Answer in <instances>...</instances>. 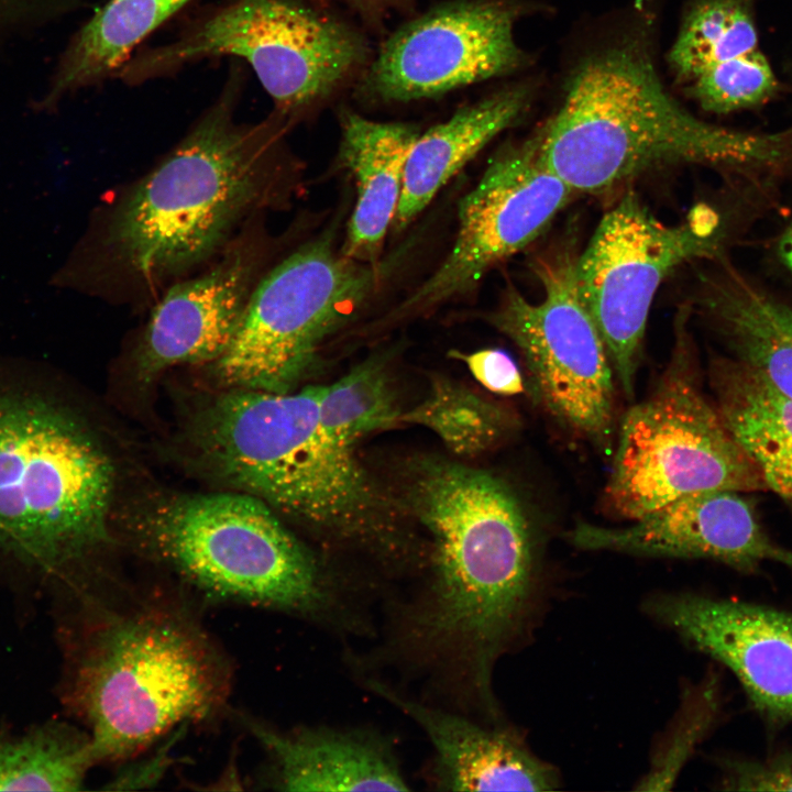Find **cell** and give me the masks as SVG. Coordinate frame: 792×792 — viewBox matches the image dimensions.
<instances>
[{
	"mask_svg": "<svg viewBox=\"0 0 792 792\" xmlns=\"http://www.w3.org/2000/svg\"><path fill=\"white\" fill-rule=\"evenodd\" d=\"M408 502L431 537V571L400 603L378 660L426 679L454 708H497L493 672L534 594L529 524L499 477L443 458L415 464Z\"/></svg>",
	"mask_w": 792,
	"mask_h": 792,
	"instance_id": "6da1fadb",
	"label": "cell"
},
{
	"mask_svg": "<svg viewBox=\"0 0 792 792\" xmlns=\"http://www.w3.org/2000/svg\"><path fill=\"white\" fill-rule=\"evenodd\" d=\"M240 72L184 139L147 175L100 211L53 284L101 294H147L229 243L242 221L285 202L296 167L290 124L274 113L235 118Z\"/></svg>",
	"mask_w": 792,
	"mask_h": 792,
	"instance_id": "7a4b0ae2",
	"label": "cell"
},
{
	"mask_svg": "<svg viewBox=\"0 0 792 792\" xmlns=\"http://www.w3.org/2000/svg\"><path fill=\"white\" fill-rule=\"evenodd\" d=\"M48 605L55 694L90 735L98 763L125 762L226 707L229 661L176 593L107 588L99 573Z\"/></svg>",
	"mask_w": 792,
	"mask_h": 792,
	"instance_id": "3957f363",
	"label": "cell"
},
{
	"mask_svg": "<svg viewBox=\"0 0 792 792\" xmlns=\"http://www.w3.org/2000/svg\"><path fill=\"white\" fill-rule=\"evenodd\" d=\"M43 361L0 354V586L52 602L98 572L113 468Z\"/></svg>",
	"mask_w": 792,
	"mask_h": 792,
	"instance_id": "277c9868",
	"label": "cell"
},
{
	"mask_svg": "<svg viewBox=\"0 0 792 792\" xmlns=\"http://www.w3.org/2000/svg\"><path fill=\"white\" fill-rule=\"evenodd\" d=\"M537 134L542 162L575 194L603 193L679 165L710 167L725 179L781 184L792 177V128L757 133L696 118L667 92L637 37L583 59Z\"/></svg>",
	"mask_w": 792,
	"mask_h": 792,
	"instance_id": "5b68a950",
	"label": "cell"
},
{
	"mask_svg": "<svg viewBox=\"0 0 792 792\" xmlns=\"http://www.w3.org/2000/svg\"><path fill=\"white\" fill-rule=\"evenodd\" d=\"M322 385L232 388L198 422V442L229 483L339 541L398 558L391 503L349 447L320 422Z\"/></svg>",
	"mask_w": 792,
	"mask_h": 792,
	"instance_id": "8992f818",
	"label": "cell"
},
{
	"mask_svg": "<svg viewBox=\"0 0 792 792\" xmlns=\"http://www.w3.org/2000/svg\"><path fill=\"white\" fill-rule=\"evenodd\" d=\"M138 544L205 596L297 616L341 635L370 626L352 590L250 494L161 502L134 526Z\"/></svg>",
	"mask_w": 792,
	"mask_h": 792,
	"instance_id": "52a82bcc",
	"label": "cell"
},
{
	"mask_svg": "<svg viewBox=\"0 0 792 792\" xmlns=\"http://www.w3.org/2000/svg\"><path fill=\"white\" fill-rule=\"evenodd\" d=\"M245 61L289 122L323 105L370 62L366 38L309 0H228L175 40L147 48L117 73L129 85L166 76L205 58Z\"/></svg>",
	"mask_w": 792,
	"mask_h": 792,
	"instance_id": "ba28073f",
	"label": "cell"
},
{
	"mask_svg": "<svg viewBox=\"0 0 792 792\" xmlns=\"http://www.w3.org/2000/svg\"><path fill=\"white\" fill-rule=\"evenodd\" d=\"M691 317L686 301L675 316L674 349L663 376L620 424L605 496L610 510L631 521L694 493L767 491L758 468L697 385Z\"/></svg>",
	"mask_w": 792,
	"mask_h": 792,
	"instance_id": "9c48e42d",
	"label": "cell"
},
{
	"mask_svg": "<svg viewBox=\"0 0 792 792\" xmlns=\"http://www.w3.org/2000/svg\"><path fill=\"white\" fill-rule=\"evenodd\" d=\"M762 217L749 212L728 218L701 204L685 221L668 226L634 191L602 217L576 256L575 276L628 398L635 392L647 320L662 282L684 264L728 255V248Z\"/></svg>",
	"mask_w": 792,
	"mask_h": 792,
	"instance_id": "30bf717a",
	"label": "cell"
},
{
	"mask_svg": "<svg viewBox=\"0 0 792 792\" xmlns=\"http://www.w3.org/2000/svg\"><path fill=\"white\" fill-rule=\"evenodd\" d=\"M386 270L348 257L323 233L258 279L237 332L217 360L232 388L287 393L324 341L377 290Z\"/></svg>",
	"mask_w": 792,
	"mask_h": 792,
	"instance_id": "8fae6325",
	"label": "cell"
},
{
	"mask_svg": "<svg viewBox=\"0 0 792 792\" xmlns=\"http://www.w3.org/2000/svg\"><path fill=\"white\" fill-rule=\"evenodd\" d=\"M569 251L535 263L543 297L531 302L512 285L485 319L519 350L534 400L571 432L605 444L615 414L613 366L579 292Z\"/></svg>",
	"mask_w": 792,
	"mask_h": 792,
	"instance_id": "7c38bea8",
	"label": "cell"
},
{
	"mask_svg": "<svg viewBox=\"0 0 792 792\" xmlns=\"http://www.w3.org/2000/svg\"><path fill=\"white\" fill-rule=\"evenodd\" d=\"M574 195L542 162L537 133L498 151L459 202L450 252L394 317L430 311L475 289L490 270L543 234Z\"/></svg>",
	"mask_w": 792,
	"mask_h": 792,
	"instance_id": "4fadbf2b",
	"label": "cell"
},
{
	"mask_svg": "<svg viewBox=\"0 0 792 792\" xmlns=\"http://www.w3.org/2000/svg\"><path fill=\"white\" fill-rule=\"evenodd\" d=\"M510 0H449L392 32L356 81L371 103H407L513 73L524 53Z\"/></svg>",
	"mask_w": 792,
	"mask_h": 792,
	"instance_id": "5bb4252c",
	"label": "cell"
},
{
	"mask_svg": "<svg viewBox=\"0 0 792 792\" xmlns=\"http://www.w3.org/2000/svg\"><path fill=\"white\" fill-rule=\"evenodd\" d=\"M647 607L733 672L768 733L792 723L791 610L692 593L661 595Z\"/></svg>",
	"mask_w": 792,
	"mask_h": 792,
	"instance_id": "9a60e30c",
	"label": "cell"
},
{
	"mask_svg": "<svg viewBox=\"0 0 792 792\" xmlns=\"http://www.w3.org/2000/svg\"><path fill=\"white\" fill-rule=\"evenodd\" d=\"M569 539L585 550L710 559L746 575L758 574L765 562L792 570V551L768 535L752 501L738 491L690 494L624 527L580 522Z\"/></svg>",
	"mask_w": 792,
	"mask_h": 792,
	"instance_id": "2e32d148",
	"label": "cell"
},
{
	"mask_svg": "<svg viewBox=\"0 0 792 792\" xmlns=\"http://www.w3.org/2000/svg\"><path fill=\"white\" fill-rule=\"evenodd\" d=\"M264 239L245 230L206 273L170 287L153 309L139 351L147 375L217 361L230 345L266 260Z\"/></svg>",
	"mask_w": 792,
	"mask_h": 792,
	"instance_id": "e0dca14e",
	"label": "cell"
},
{
	"mask_svg": "<svg viewBox=\"0 0 792 792\" xmlns=\"http://www.w3.org/2000/svg\"><path fill=\"white\" fill-rule=\"evenodd\" d=\"M362 685L415 722L432 746L428 776L441 791H551L554 769L535 757L509 730L495 729L468 714L404 694L374 675Z\"/></svg>",
	"mask_w": 792,
	"mask_h": 792,
	"instance_id": "ac0fdd59",
	"label": "cell"
},
{
	"mask_svg": "<svg viewBox=\"0 0 792 792\" xmlns=\"http://www.w3.org/2000/svg\"><path fill=\"white\" fill-rule=\"evenodd\" d=\"M265 749L270 783L280 791H409L392 743L370 728L279 729L243 717Z\"/></svg>",
	"mask_w": 792,
	"mask_h": 792,
	"instance_id": "d6986e66",
	"label": "cell"
},
{
	"mask_svg": "<svg viewBox=\"0 0 792 792\" xmlns=\"http://www.w3.org/2000/svg\"><path fill=\"white\" fill-rule=\"evenodd\" d=\"M697 272L692 314L723 343L729 358L792 399V305L732 263L704 261Z\"/></svg>",
	"mask_w": 792,
	"mask_h": 792,
	"instance_id": "ffe728a7",
	"label": "cell"
},
{
	"mask_svg": "<svg viewBox=\"0 0 792 792\" xmlns=\"http://www.w3.org/2000/svg\"><path fill=\"white\" fill-rule=\"evenodd\" d=\"M338 161L352 175L356 200L341 251L369 264L381 263L386 232L398 206L405 164L420 134L405 122H380L354 111L340 112Z\"/></svg>",
	"mask_w": 792,
	"mask_h": 792,
	"instance_id": "44dd1931",
	"label": "cell"
},
{
	"mask_svg": "<svg viewBox=\"0 0 792 792\" xmlns=\"http://www.w3.org/2000/svg\"><path fill=\"white\" fill-rule=\"evenodd\" d=\"M530 97L527 85L503 88L459 108L448 120L420 133L405 164L392 228L405 229L455 174L517 122Z\"/></svg>",
	"mask_w": 792,
	"mask_h": 792,
	"instance_id": "7402d4cb",
	"label": "cell"
},
{
	"mask_svg": "<svg viewBox=\"0 0 792 792\" xmlns=\"http://www.w3.org/2000/svg\"><path fill=\"white\" fill-rule=\"evenodd\" d=\"M710 381L717 411L767 491L792 507V399L729 356L711 361Z\"/></svg>",
	"mask_w": 792,
	"mask_h": 792,
	"instance_id": "603a6c76",
	"label": "cell"
},
{
	"mask_svg": "<svg viewBox=\"0 0 792 792\" xmlns=\"http://www.w3.org/2000/svg\"><path fill=\"white\" fill-rule=\"evenodd\" d=\"M97 763L90 735L67 716L0 726V791H80Z\"/></svg>",
	"mask_w": 792,
	"mask_h": 792,
	"instance_id": "cb8c5ba5",
	"label": "cell"
},
{
	"mask_svg": "<svg viewBox=\"0 0 792 792\" xmlns=\"http://www.w3.org/2000/svg\"><path fill=\"white\" fill-rule=\"evenodd\" d=\"M190 1L109 0L73 38L50 98H59L117 74L146 36Z\"/></svg>",
	"mask_w": 792,
	"mask_h": 792,
	"instance_id": "d4e9b609",
	"label": "cell"
},
{
	"mask_svg": "<svg viewBox=\"0 0 792 792\" xmlns=\"http://www.w3.org/2000/svg\"><path fill=\"white\" fill-rule=\"evenodd\" d=\"M749 0H695L669 52L676 77L690 82L703 72L763 55Z\"/></svg>",
	"mask_w": 792,
	"mask_h": 792,
	"instance_id": "484cf974",
	"label": "cell"
},
{
	"mask_svg": "<svg viewBox=\"0 0 792 792\" xmlns=\"http://www.w3.org/2000/svg\"><path fill=\"white\" fill-rule=\"evenodd\" d=\"M398 422L429 429L452 453L468 458L493 448L513 427L504 408L442 375L430 380L428 395L400 413Z\"/></svg>",
	"mask_w": 792,
	"mask_h": 792,
	"instance_id": "4316f807",
	"label": "cell"
},
{
	"mask_svg": "<svg viewBox=\"0 0 792 792\" xmlns=\"http://www.w3.org/2000/svg\"><path fill=\"white\" fill-rule=\"evenodd\" d=\"M400 413L387 370L378 359L364 361L333 384L322 385L319 397L321 425L349 447L398 424Z\"/></svg>",
	"mask_w": 792,
	"mask_h": 792,
	"instance_id": "83f0119b",
	"label": "cell"
},
{
	"mask_svg": "<svg viewBox=\"0 0 792 792\" xmlns=\"http://www.w3.org/2000/svg\"><path fill=\"white\" fill-rule=\"evenodd\" d=\"M689 88L702 109L726 114L767 103L779 84L763 54L745 63L707 69L691 80Z\"/></svg>",
	"mask_w": 792,
	"mask_h": 792,
	"instance_id": "f1b7e54d",
	"label": "cell"
},
{
	"mask_svg": "<svg viewBox=\"0 0 792 792\" xmlns=\"http://www.w3.org/2000/svg\"><path fill=\"white\" fill-rule=\"evenodd\" d=\"M721 707L719 686L716 676L712 675L695 694L682 732L678 734V741L666 751L661 760L659 759V763L642 780L639 789H669L696 744L716 723Z\"/></svg>",
	"mask_w": 792,
	"mask_h": 792,
	"instance_id": "f546056e",
	"label": "cell"
},
{
	"mask_svg": "<svg viewBox=\"0 0 792 792\" xmlns=\"http://www.w3.org/2000/svg\"><path fill=\"white\" fill-rule=\"evenodd\" d=\"M721 789L728 791H792V747L761 758H721Z\"/></svg>",
	"mask_w": 792,
	"mask_h": 792,
	"instance_id": "4dcf8cb0",
	"label": "cell"
},
{
	"mask_svg": "<svg viewBox=\"0 0 792 792\" xmlns=\"http://www.w3.org/2000/svg\"><path fill=\"white\" fill-rule=\"evenodd\" d=\"M449 355L463 362L472 376L492 393L514 396L525 389L521 372L504 350L482 349L469 354L450 351Z\"/></svg>",
	"mask_w": 792,
	"mask_h": 792,
	"instance_id": "1f68e13d",
	"label": "cell"
},
{
	"mask_svg": "<svg viewBox=\"0 0 792 792\" xmlns=\"http://www.w3.org/2000/svg\"><path fill=\"white\" fill-rule=\"evenodd\" d=\"M188 726L172 732L168 741L162 743L160 748L148 757H134L122 767L120 771L109 781L108 790H136L148 788L162 780L173 762L172 746L179 738V734Z\"/></svg>",
	"mask_w": 792,
	"mask_h": 792,
	"instance_id": "d6a6232c",
	"label": "cell"
},
{
	"mask_svg": "<svg viewBox=\"0 0 792 792\" xmlns=\"http://www.w3.org/2000/svg\"><path fill=\"white\" fill-rule=\"evenodd\" d=\"M373 29H381L394 12H407L414 0H344Z\"/></svg>",
	"mask_w": 792,
	"mask_h": 792,
	"instance_id": "836d02e7",
	"label": "cell"
},
{
	"mask_svg": "<svg viewBox=\"0 0 792 792\" xmlns=\"http://www.w3.org/2000/svg\"><path fill=\"white\" fill-rule=\"evenodd\" d=\"M777 254L792 276V222L783 229L778 238Z\"/></svg>",
	"mask_w": 792,
	"mask_h": 792,
	"instance_id": "e575fe53",
	"label": "cell"
},
{
	"mask_svg": "<svg viewBox=\"0 0 792 792\" xmlns=\"http://www.w3.org/2000/svg\"><path fill=\"white\" fill-rule=\"evenodd\" d=\"M309 1H312V2H315V3H317V4H320V6H323V3H324V0H309Z\"/></svg>",
	"mask_w": 792,
	"mask_h": 792,
	"instance_id": "d590c367",
	"label": "cell"
}]
</instances>
